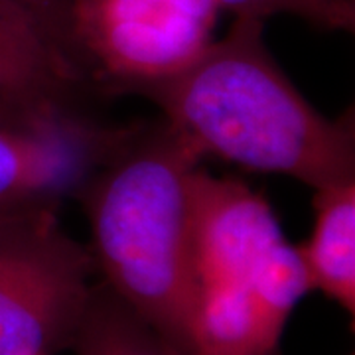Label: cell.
I'll return each instance as SVG.
<instances>
[{
    "mask_svg": "<svg viewBox=\"0 0 355 355\" xmlns=\"http://www.w3.org/2000/svg\"><path fill=\"white\" fill-rule=\"evenodd\" d=\"M265 20L237 16L184 69L128 91L160 107L164 121L205 156L296 178L312 190L355 180L354 114L316 111L275 62Z\"/></svg>",
    "mask_w": 355,
    "mask_h": 355,
    "instance_id": "6da1fadb",
    "label": "cell"
},
{
    "mask_svg": "<svg viewBox=\"0 0 355 355\" xmlns=\"http://www.w3.org/2000/svg\"><path fill=\"white\" fill-rule=\"evenodd\" d=\"M203 154L168 123L123 130L76 196L103 282L190 355L191 178Z\"/></svg>",
    "mask_w": 355,
    "mask_h": 355,
    "instance_id": "7a4b0ae2",
    "label": "cell"
},
{
    "mask_svg": "<svg viewBox=\"0 0 355 355\" xmlns=\"http://www.w3.org/2000/svg\"><path fill=\"white\" fill-rule=\"evenodd\" d=\"M190 266V355H277L310 284L270 203L239 180L198 168Z\"/></svg>",
    "mask_w": 355,
    "mask_h": 355,
    "instance_id": "3957f363",
    "label": "cell"
},
{
    "mask_svg": "<svg viewBox=\"0 0 355 355\" xmlns=\"http://www.w3.org/2000/svg\"><path fill=\"white\" fill-rule=\"evenodd\" d=\"M93 272V257L62 227L58 207L0 216V355L71 347Z\"/></svg>",
    "mask_w": 355,
    "mask_h": 355,
    "instance_id": "277c9868",
    "label": "cell"
},
{
    "mask_svg": "<svg viewBox=\"0 0 355 355\" xmlns=\"http://www.w3.org/2000/svg\"><path fill=\"white\" fill-rule=\"evenodd\" d=\"M71 51L81 71L127 91L172 76L211 42L216 0H65Z\"/></svg>",
    "mask_w": 355,
    "mask_h": 355,
    "instance_id": "5b68a950",
    "label": "cell"
},
{
    "mask_svg": "<svg viewBox=\"0 0 355 355\" xmlns=\"http://www.w3.org/2000/svg\"><path fill=\"white\" fill-rule=\"evenodd\" d=\"M123 130L93 127L67 109L50 114L0 111V216L76 196Z\"/></svg>",
    "mask_w": 355,
    "mask_h": 355,
    "instance_id": "8992f818",
    "label": "cell"
},
{
    "mask_svg": "<svg viewBox=\"0 0 355 355\" xmlns=\"http://www.w3.org/2000/svg\"><path fill=\"white\" fill-rule=\"evenodd\" d=\"M81 81L79 65L55 48L22 10L0 0V111H65L67 97Z\"/></svg>",
    "mask_w": 355,
    "mask_h": 355,
    "instance_id": "52a82bcc",
    "label": "cell"
},
{
    "mask_svg": "<svg viewBox=\"0 0 355 355\" xmlns=\"http://www.w3.org/2000/svg\"><path fill=\"white\" fill-rule=\"evenodd\" d=\"M314 227L296 245L310 291L355 314V180L314 190Z\"/></svg>",
    "mask_w": 355,
    "mask_h": 355,
    "instance_id": "ba28073f",
    "label": "cell"
},
{
    "mask_svg": "<svg viewBox=\"0 0 355 355\" xmlns=\"http://www.w3.org/2000/svg\"><path fill=\"white\" fill-rule=\"evenodd\" d=\"M71 347L77 355H184L105 282L93 286Z\"/></svg>",
    "mask_w": 355,
    "mask_h": 355,
    "instance_id": "9c48e42d",
    "label": "cell"
},
{
    "mask_svg": "<svg viewBox=\"0 0 355 355\" xmlns=\"http://www.w3.org/2000/svg\"><path fill=\"white\" fill-rule=\"evenodd\" d=\"M219 8L235 16H254L266 20L275 14H292L308 24L330 32L355 30L354 0H216Z\"/></svg>",
    "mask_w": 355,
    "mask_h": 355,
    "instance_id": "30bf717a",
    "label": "cell"
},
{
    "mask_svg": "<svg viewBox=\"0 0 355 355\" xmlns=\"http://www.w3.org/2000/svg\"><path fill=\"white\" fill-rule=\"evenodd\" d=\"M6 2H10L18 10H22L55 48H60L65 55H69L76 62L73 51H71V42H69L65 0H6Z\"/></svg>",
    "mask_w": 355,
    "mask_h": 355,
    "instance_id": "8fae6325",
    "label": "cell"
}]
</instances>
